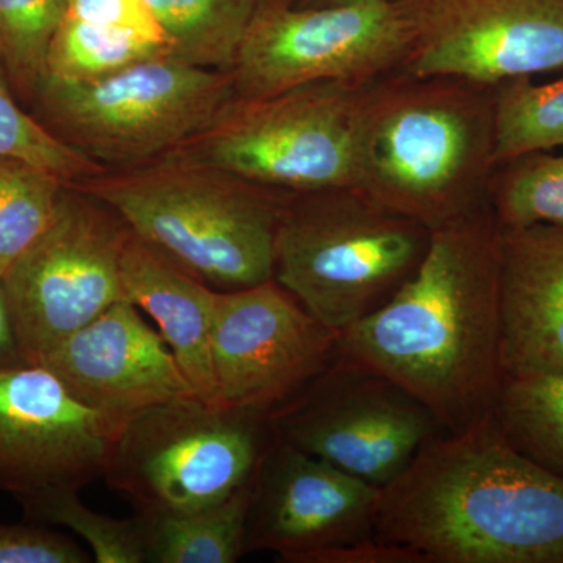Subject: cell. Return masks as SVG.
Here are the masks:
<instances>
[{
	"instance_id": "cell-9",
	"label": "cell",
	"mask_w": 563,
	"mask_h": 563,
	"mask_svg": "<svg viewBox=\"0 0 563 563\" xmlns=\"http://www.w3.org/2000/svg\"><path fill=\"white\" fill-rule=\"evenodd\" d=\"M131 229L109 207L70 184L57 210L3 274L21 358L47 352L125 298L121 255Z\"/></svg>"
},
{
	"instance_id": "cell-20",
	"label": "cell",
	"mask_w": 563,
	"mask_h": 563,
	"mask_svg": "<svg viewBox=\"0 0 563 563\" xmlns=\"http://www.w3.org/2000/svg\"><path fill=\"white\" fill-rule=\"evenodd\" d=\"M252 483L228 498L187 514L147 518V562L235 563L246 554Z\"/></svg>"
},
{
	"instance_id": "cell-32",
	"label": "cell",
	"mask_w": 563,
	"mask_h": 563,
	"mask_svg": "<svg viewBox=\"0 0 563 563\" xmlns=\"http://www.w3.org/2000/svg\"><path fill=\"white\" fill-rule=\"evenodd\" d=\"M22 361L18 350L16 333H14L13 321L7 301L5 285L0 276V365Z\"/></svg>"
},
{
	"instance_id": "cell-3",
	"label": "cell",
	"mask_w": 563,
	"mask_h": 563,
	"mask_svg": "<svg viewBox=\"0 0 563 563\" xmlns=\"http://www.w3.org/2000/svg\"><path fill=\"white\" fill-rule=\"evenodd\" d=\"M495 144V87L399 68L363 88L354 187L437 231L490 206Z\"/></svg>"
},
{
	"instance_id": "cell-19",
	"label": "cell",
	"mask_w": 563,
	"mask_h": 563,
	"mask_svg": "<svg viewBox=\"0 0 563 563\" xmlns=\"http://www.w3.org/2000/svg\"><path fill=\"white\" fill-rule=\"evenodd\" d=\"M168 40L169 57L231 70L266 0H146Z\"/></svg>"
},
{
	"instance_id": "cell-15",
	"label": "cell",
	"mask_w": 563,
	"mask_h": 563,
	"mask_svg": "<svg viewBox=\"0 0 563 563\" xmlns=\"http://www.w3.org/2000/svg\"><path fill=\"white\" fill-rule=\"evenodd\" d=\"M380 488L274 435L252 487L246 554L303 563L331 548L376 539Z\"/></svg>"
},
{
	"instance_id": "cell-24",
	"label": "cell",
	"mask_w": 563,
	"mask_h": 563,
	"mask_svg": "<svg viewBox=\"0 0 563 563\" xmlns=\"http://www.w3.org/2000/svg\"><path fill=\"white\" fill-rule=\"evenodd\" d=\"M166 55L165 44L66 14L52 38L46 74L62 80H99Z\"/></svg>"
},
{
	"instance_id": "cell-23",
	"label": "cell",
	"mask_w": 563,
	"mask_h": 563,
	"mask_svg": "<svg viewBox=\"0 0 563 563\" xmlns=\"http://www.w3.org/2000/svg\"><path fill=\"white\" fill-rule=\"evenodd\" d=\"M496 163L563 147V77L536 84L515 77L495 87Z\"/></svg>"
},
{
	"instance_id": "cell-21",
	"label": "cell",
	"mask_w": 563,
	"mask_h": 563,
	"mask_svg": "<svg viewBox=\"0 0 563 563\" xmlns=\"http://www.w3.org/2000/svg\"><path fill=\"white\" fill-rule=\"evenodd\" d=\"M495 418L515 450L563 479V374L504 379Z\"/></svg>"
},
{
	"instance_id": "cell-29",
	"label": "cell",
	"mask_w": 563,
	"mask_h": 563,
	"mask_svg": "<svg viewBox=\"0 0 563 563\" xmlns=\"http://www.w3.org/2000/svg\"><path fill=\"white\" fill-rule=\"evenodd\" d=\"M88 555L69 537L44 525H0V563H85Z\"/></svg>"
},
{
	"instance_id": "cell-8",
	"label": "cell",
	"mask_w": 563,
	"mask_h": 563,
	"mask_svg": "<svg viewBox=\"0 0 563 563\" xmlns=\"http://www.w3.org/2000/svg\"><path fill=\"white\" fill-rule=\"evenodd\" d=\"M365 85L324 80L266 98L233 95L174 154L273 190L354 187L355 118Z\"/></svg>"
},
{
	"instance_id": "cell-30",
	"label": "cell",
	"mask_w": 563,
	"mask_h": 563,
	"mask_svg": "<svg viewBox=\"0 0 563 563\" xmlns=\"http://www.w3.org/2000/svg\"><path fill=\"white\" fill-rule=\"evenodd\" d=\"M66 14L111 31L165 44L168 40L146 0H68Z\"/></svg>"
},
{
	"instance_id": "cell-33",
	"label": "cell",
	"mask_w": 563,
	"mask_h": 563,
	"mask_svg": "<svg viewBox=\"0 0 563 563\" xmlns=\"http://www.w3.org/2000/svg\"><path fill=\"white\" fill-rule=\"evenodd\" d=\"M358 2V0H302V5L325 7L342 5V3Z\"/></svg>"
},
{
	"instance_id": "cell-28",
	"label": "cell",
	"mask_w": 563,
	"mask_h": 563,
	"mask_svg": "<svg viewBox=\"0 0 563 563\" xmlns=\"http://www.w3.org/2000/svg\"><path fill=\"white\" fill-rule=\"evenodd\" d=\"M0 155L20 158L73 184L106 172L99 163L52 135L24 109L0 65Z\"/></svg>"
},
{
	"instance_id": "cell-26",
	"label": "cell",
	"mask_w": 563,
	"mask_h": 563,
	"mask_svg": "<svg viewBox=\"0 0 563 563\" xmlns=\"http://www.w3.org/2000/svg\"><path fill=\"white\" fill-rule=\"evenodd\" d=\"M66 11L68 0H0V65L27 109L46 76L52 38Z\"/></svg>"
},
{
	"instance_id": "cell-12",
	"label": "cell",
	"mask_w": 563,
	"mask_h": 563,
	"mask_svg": "<svg viewBox=\"0 0 563 563\" xmlns=\"http://www.w3.org/2000/svg\"><path fill=\"white\" fill-rule=\"evenodd\" d=\"M340 333L274 279L217 291L211 363L218 406L272 413L335 358Z\"/></svg>"
},
{
	"instance_id": "cell-13",
	"label": "cell",
	"mask_w": 563,
	"mask_h": 563,
	"mask_svg": "<svg viewBox=\"0 0 563 563\" xmlns=\"http://www.w3.org/2000/svg\"><path fill=\"white\" fill-rule=\"evenodd\" d=\"M415 76L496 87L563 69V0H396Z\"/></svg>"
},
{
	"instance_id": "cell-18",
	"label": "cell",
	"mask_w": 563,
	"mask_h": 563,
	"mask_svg": "<svg viewBox=\"0 0 563 563\" xmlns=\"http://www.w3.org/2000/svg\"><path fill=\"white\" fill-rule=\"evenodd\" d=\"M125 298L151 317L196 396L218 406L211 363L217 291L131 231L121 255Z\"/></svg>"
},
{
	"instance_id": "cell-31",
	"label": "cell",
	"mask_w": 563,
	"mask_h": 563,
	"mask_svg": "<svg viewBox=\"0 0 563 563\" xmlns=\"http://www.w3.org/2000/svg\"><path fill=\"white\" fill-rule=\"evenodd\" d=\"M303 563H426L417 551L372 539L318 551Z\"/></svg>"
},
{
	"instance_id": "cell-25",
	"label": "cell",
	"mask_w": 563,
	"mask_h": 563,
	"mask_svg": "<svg viewBox=\"0 0 563 563\" xmlns=\"http://www.w3.org/2000/svg\"><path fill=\"white\" fill-rule=\"evenodd\" d=\"M31 523L55 525L80 536L99 563L147 562V518H113L88 509L79 492L57 488L27 496L20 501Z\"/></svg>"
},
{
	"instance_id": "cell-5",
	"label": "cell",
	"mask_w": 563,
	"mask_h": 563,
	"mask_svg": "<svg viewBox=\"0 0 563 563\" xmlns=\"http://www.w3.org/2000/svg\"><path fill=\"white\" fill-rule=\"evenodd\" d=\"M431 235L357 187L290 192L277 229L273 279L342 335L401 290Z\"/></svg>"
},
{
	"instance_id": "cell-1",
	"label": "cell",
	"mask_w": 563,
	"mask_h": 563,
	"mask_svg": "<svg viewBox=\"0 0 563 563\" xmlns=\"http://www.w3.org/2000/svg\"><path fill=\"white\" fill-rule=\"evenodd\" d=\"M336 355L409 391L442 432L495 412L504 373L499 228L492 207L432 231L413 276L340 335Z\"/></svg>"
},
{
	"instance_id": "cell-17",
	"label": "cell",
	"mask_w": 563,
	"mask_h": 563,
	"mask_svg": "<svg viewBox=\"0 0 563 563\" xmlns=\"http://www.w3.org/2000/svg\"><path fill=\"white\" fill-rule=\"evenodd\" d=\"M504 379L563 374V229H499Z\"/></svg>"
},
{
	"instance_id": "cell-10",
	"label": "cell",
	"mask_w": 563,
	"mask_h": 563,
	"mask_svg": "<svg viewBox=\"0 0 563 563\" xmlns=\"http://www.w3.org/2000/svg\"><path fill=\"white\" fill-rule=\"evenodd\" d=\"M407 54L396 0L325 7L266 0L233 63V95L266 98L324 80L368 84L402 68Z\"/></svg>"
},
{
	"instance_id": "cell-16",
	"label": "cell",
	"mask_w": 563,
	"mask_h": 563,
	"mask_svg": "<svg viewBox=\"0 0 563 563\" xmlns=\"http://www.w3.org/2000/svg\"><path fill=\"white\" fill-rule=\"evenodd\" d=\"M38 365L120 431L146 410L196 396L162 333L129 299L63 340Z\"/></svg>"
},
{
	"instance_id": "cell-4",
	"label": "cell",
	"mask_w": 563,
	"mask_h": 563,
	"mask_svg": "<svg viewBox=\"0 0 563 563\" xmlns=\"http://www.w3.org/2000/svg\"><path fill=\"white\" fill-rule=\"evenodd\" d=\"M70 185L214 291L273 279L277 229L290 192L174 152Z\"/></svg>"
},
{
	"instance_id": "cell-27",
	"label": "cell",
	"mask_w": 563,
	"mask_h": 563,
	"mask_svg": "<svg viewBox=\"0 0 563 563\" xmlns=\"http://www.w3.org/2000/svg\"><path fill=\"white\" fill-rule=\"evenodd\" d=\"M68 181L0 155V276L47 228Z\"/></svg>"
},
{
	"instance_id": "cell-2",
	"label": "cell",
	"mask_w": 563,
	"mask_h": 563,
	"mask_svg": "<svg viewBox=\"0 0 563 563\" xmlns=\"http://www.w3.org/2000/svg\"><path fill=\"white\" fill-rule=\"evenodd\" d=\"M374 533L426 563H563V479L515 450L493 412L421 448L380 490Z\"/></svg>"
},
{
	"instance_id": "cell-22",
	"label": "cell",
	"mask_w": 563,
	"mask_h": 563,
	"mask_svg": "<svg viewBox=\"0 0 563 563\" xmlns=\"http://www.w3.org/2000/svg\"><path fill=\"white\" fill-rule=\"evenodd\" d=\"M488 201L499 229H563V154L528 152L499 163Z\"/></svg>"
},
{
	"instance_id": "cell-6",
	"label": "cell",
	"mask_w": 563,
	"mask_h": 563,
	"mask_svg": "<svg viewBox=\"0 0 563 563\" xmlns=\"http://www.w3.org/2000/svg\"><path fill=\"white\" fill-rule=\"evenodd\" d=\"M233 98L231 70L152 58L91 81L43 77L31 113L63 143L118 169L172 154Z\"/></svg>"
},
{
	"instance_id": "cell-11",
	"label": "cell",
	"mask_w": 563,
	"mask_h": 563,
	"mask_svg": "<svg viewBox=\"0 0 563 563\" xmlns=\"http://www.w3.org/2000/svg\"><path fill=\"white\" fill-rule=\"evenodd\" d=\"M269 418L280 442L380 490L442 432L409 391L339 355Z\"/></svg>"
},
{
	"instance_id": "cell-7",
	"label": "cell",
	"mask_w": 563,
	"mask_h": 563,
	"mask_svg": "<svg viewBox=\"0 0 563 563\" xmlns=\"http://www.w3.org/2000/svg\"><path fill=\"white\" fill-rule=\"evenodd\" d=\"M273 442L269 413L187 396L129 421L103 479L135 512H192L252 483Z\"/></svg>"
},
{
	"instance_id": "cell-14",
	"label": "cell",
	"mask_w": 563,
	"mask_h": 563,
	"mask_svg": "<svg viewBox=\"0 0 563 563\" xmlns=\"http://www.w3.org/2000/svg\"><path fill=\"white\" fill-rule=\"evenodd\" d=\"M120 432L46 366L0 365V490L16 501L103 477Z\"/></svg>"
}]
</instances>
